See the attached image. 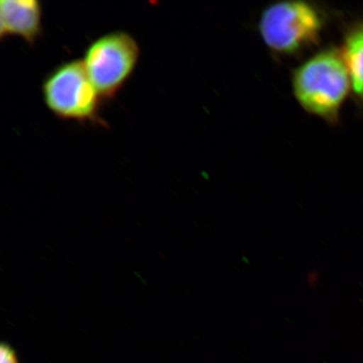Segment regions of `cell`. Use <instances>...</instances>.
<instances>
[{"label": "cell", "instance_id": "3957f363", "mask_svg": "<svg viewBox=\"0 0 363 363\" xmlns=\"http://www.w3.org/2000/svg\"><path fill=\"white\" fill-rule=\"evenodd\" d=\"M140 54L133 36L118 30L94 40L82 61L102 99H111L133 75Z\"/></svg>", "mask_w": 363, "mask_h": 363}, {"label": "cell", "instance_id": "8992f818", "mask_svg": "<svg viewBox=\"0 0 363 363\" xmlns=\"http://www.w3.org/2000/svg\"><path fill=\"white\" fill-rule=\"evenodd\" d=\"M340 52L350 74L354 96L363 106V20L349 27Z\"/></svg>", "mask_w": 363, "mask_h": 363}, {"label": "cell", "instance_id": "277c9868", "mask_svg": "<svg viewBox=\"0 0 363 363\" xmlns=\"http://www.w3.org/2000/svg\"><path fill=\"white\" fill-rule=\"evenodd\" d=\"M323 18L315 6L303 1L276 3L263 11L259 31L272 51L293 54L319 40Z\"/></svg>", "mask_w": 363, "mask_h": 363}, {"label": "cell", "instance_id": "5b68a950", "mask_svg": "<svg viewBox=\"0 0 363 363\" xmlns=\"http://www.w3.org/2000/svg\"><path fill=\"white\" fill-rule=\"evenodd\" d=\"M43 10L38 0L0 1V38H20L34 45L43 34Z\"/></svg>", "mask_w": 363, "mask_h": 363}, {"label": "cell", "instance_id": "7a4b0ae2", "mask_svg": "<svg viewBox=\"0 0 363 363\" xmlns=\"http://www.w3.org/2000/svg\"><path fill=\"white\" fill-rule=\"evenodd\" d=\"M42 87L45 106L59 119L101 123L102 97L83 61L65 62L54 68L45 77Z\"/></svg>", "mask_w": 363, "mask_h": 363}, {"label": "cell", "instance_id": "6da1fadb", "mask_svg": "<svg viewBox=\"0 0 363 363\" xmlns=\"http://www.w3.org/2000/svg\"><path fill=\"white\" fill-rule=\"evenodd\" d=\"M293 89L307 112L335 123L352 89L340 50L326 48L303 62L294 72Z\"/></svg>", "mask_w": 363, "mask_h": 363}, {"label": "cell", "instance_id": "52a82bcc", "mask_svg": "<svg viewBox=\"0 0 363 363\" xmlns=\"http://www.w3.org/2000/svg\"><path fill=\"white\" fill-rule=\"evenodd\" d=\"M0 363H19L13 349L6 343H3L0 347Z\"/></svg>", "mask_w": 363, "mask_h": 363}]
</instances>
